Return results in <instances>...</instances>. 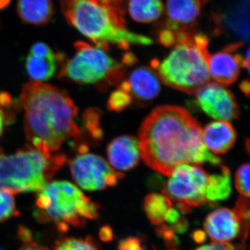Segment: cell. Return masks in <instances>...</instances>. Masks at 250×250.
Instances as JSON below:
<instances>
[{"mask_svg":"<svg viewBox=\"0 0 250 250\" xmlns=\"http://www.w3.org/2000/svg\"><path fill=\"white\" fill-rule=\"evenodd\" d=\"M139 143L141 158L149 167L170 175L183 164H220L221 159L207 149L202 128L184 108L159 106L141 125Z\"/></svg>","mask_w":250,"mask_h":250,"instance_id":"1","label":"cell"},{"mask_svg":"<svg viewBox=\"0 0 250 250\" xmlns=\"http://www.w3.org/2000/svg\"><path fill=\"white\" fill-rule=\"evenodd\" d=\"M21 102L26 136L40 152L54 154L67 140L80 136L78 108L65 90L31 81L23 85Z\"/></svg>","mask_w":250,"mask_h":250,"instance_id":"2","label":"cell"},{"mask_svg":"<svg viewBox=\"0 0 250 250\" xmlns=\"http://www.w3.org/2000/svg\"><path fill=\"white\" fill-rule=\"evenodd\" d=\"M67 22L90 39L97 47L107 50L114 45L124 50L131 45H149L147 36L126 29L125 11L103 0H60Z\"/></svg>","mask_w":250,"mask_h":250,"instance_id":"3","label":"cell"},{"mask_svg":"<svg viewBox=\"0 0 250 250\" xmlns=\"http://www.w3.org/2000/svg\"><path fill=\"white\" fill-rule=\"evenodd\" d=\"M177 43L162 62L153 61V68L164 83L187 93L209 82L208 39L204 34L191 31L176 33Z\"/></svg>","mask_w":250,"mask_h":250,"instance_id":"4","label":"cell"},{"mask_svg":"<svg viewBox=\"0 0 250 250\" xmlns=\"http://www.w3.org/2000/svg\"><path fill=\"white\" fill-rule=\"evenodd\" d=\"M62 154H46L26 146L13 154L0 147V189L12 194L39 192L65 164Z\"/></svg>","mask_w":250,"mask_h":250,"instance_id":"5","label":"cell"},{"mask_svg":"<svg viewBox=\"0 0 250 250\" xmlns=\"http://www.w3.org/2000/svg\"><path fill=\"white\" fill-rule=\"evenodd\" d=\"M36 205V218L54 223L62 231H66L69 225L83 227L86 220L98 216V205L75 184L66 181L46 184L38 194Z\"/></svg>","mask_w":250,"mask_h":250,"instance_id":"6","label":"cell"},{"mask_svg":"<svg viewBox=\"0 0 250 250\" xmlns=\"http://www.w3.org/2000/svg\"><path fill=\"white\" fill-rule=\"evenodd\" d=\"M75 49V55L62 62L60 78L83 84H114L123 79L124 67L103 49L79 41Z\"/></svg>","mask_w":250,"mask_h":250,"instance_id":"7","label":"cell"},{"mask_svg":"<svg viewBox=\"0 0 250 250\" xmlns=\"http://www.w3.org/2000/svg\"><path fill=\"white\" fill-rule=\"evenodd\" d=\"M168 177L164 195L177 202L182 211H189L190 207L205 203L208 174L200 166L193 164L177 166Z\"/></svg>","mask_w":250,"mask_h":250,"instance_id":"8","label":"cell"},{"mask_svg":"<svg viewBox=\"0 0 250 250\" xmlns=\"http://www.w3.org/2000/svg\"><path fill=\"white\" fill-rule=\"evenodd\" d=\"M70 168L74 180L89 191L113 187L123 177V174L115 170L103 157L85 152L70 161Z\"/></svg>","mask_w":250,"mask_h":250,"instance_id":"9","label":"cell"},{"mask_svg":"<svg viewBox=\"0 0 250 250\" xmlns=\"http://www.w3.org/2000/svg\"><path fill=\"white\" fill-rule=\"evenodd\" d=\"M202 111L216 121H231L238 116V108L233 94L218 83H208L196 92Z\"/></svg>","mask_w":250,"mask_h":250,"instance_id":"10","label":"cell"},{"mask_svg":"<svg viewBox=\"0 0 250 250\" xmlns=\"http://www.w3.org/2000/svg\"><path fill=\"white\" fill-rule=\"evenodd\" d=\"M243 42H238L229 46L226 49L209 55L208 69L210 77L222 85H228L236 82L240 75L241 67H246L249 70L250 49L247 52L246 59L238 54H233V51L239 48Z\"/></svg>","mask_w":250,"mask_h":250,"instance_id":"11","label":"cell"},{"mask_svg":"<svg viewBox=\"0 0 250 250\" xmlns=\"http://www.w3.org/2000/svg\"><path fill=\"white\" fill-rule=\"evenodd\" d=\"M250 0H236L223 12L213 16L216 27L231 33L240 40L250 39Z\"/></svg>","mask_w":250,"mask_h":250,"instance_id":"12","label":"cell"},{"mask_svg":"<svg viewBox=\"0 0 250 250\" xmlns=\"http://www.w3.org/2000/svg\"><path fill=\"white\" fill-rule=\"evenodd\" d=\"M206 233L215 243H228L243 233L234 210L220 208L210 213L205 223Z\"/></svg>","mask_w":250,"mask_h":250,"instance_id":"13","label":"cell"},{"mask_svg":"<svg viewBox=\"0 0 250 250\" xmlns=\"http://www.w3.org/2000/svg\"><path fill=\"white\" fill-rule=\"evenodd\" d=\"M107 156L115 170L125 172L134 168L141 158L139 140L131 136L116 138L108 145Z\"/></svg>","mask_w":250,"mask_h":250,"instance_id":"14","label":"cell"},{"mask_svg":"<svg viewBox=\"0 0 250 250\" xmlns=\"http://www.w3.org/2000/svg\"><path fill=\"white\" fill-rule=\"evenodd\" d=\"M166 28L174 32L188 31L199 18L200 0H167Z\"/></svg>","mask_w":250,"mask_h":250,"instance_id":"15","label":"cell"},{"mask_svg":"<svg viewBox=\"0 0 250 250\" xmlns=\"http://www.w3.org/2000/svg\"><path fill=\"white\" fill-rule=\"evenodd\" d=\"M120 88L138 100L149 101L160 93L161 85L157 75L152 70L147 67H139L131 72Z\"/></svg>","mask_w":250,"mask_h":250,"instance_id":"16","label":"cell"},{"mask_svg":"<svg viewBox=\"0 0 250 250\" xmlns=\"http://www.w3.org/2000/svg\"><path fill=\"white\" fill-rule=\"evenodd\" d=\"M202 139L206 147L213 154H224L234 145L236 133L229 122H212L202 129Z\"/></svg>","mask_w":250,"mask_h":250,"instance_id":"17","label":"cell"},{"mask_svg":"<svg viewBox=\"0 0 250 250\" xmlns=\"http://www.w3.org/2000/svg\"><path fill=\"white\" fill-rule=\"evenodd\" d=\"M18 14L24 22L34 25H45L53 16L52 0H18Z\"/></svg>","mask_w":250,"mask_h":250,"instance_id":"18","label":"cell"},{"mask_svg":"<svg viewBox=\"0 0 250 250\" xmlns=\"http://www.w3.org/2000/svg\"><path fill=\"white\" fill-rule=\"evenodd\" d=\"M64 56L61 53L51 57H39L29 54L25 61L26 70L33 81L42 82L53 76L57 63L62 62Z\"/></svg>","mask_w":250,"mask_h":250,"instance_id":"19","label":"cell"},{"mask_svg":"<svg viewBox=\"0 0 250 250\" xmlns=\"http://www.w3.org/2000/svg\"><path fill=\"white\" fill-rule=\"evenodd\" d=\"M231 181L229 170L226 166H222V172L208 175L206 187V202L209 205L226 200L231 195Z\"/></svg>","mask_w":250,"mask_h":250,"instance_id":"20","label":"cell"},{"mask_svg":"<svg viewBox=\"0 0 250 250\" xmlns=\"http://www.w3.org/2000/svg\"><path fill=\"white\" fill-rule=\"evenodd\" d=\"M128 9L136 22L149 23L161 17L164 7L161 0H129Z\"/></svg>","mask_w":250,"mask_h":250,"instance_id":"21","label":"cell"},{"mask_svg":"<svg viewBox=\"0 0 250 250\" xmlns=\"http://www.w3.org/2000/svg\"><path fill=\"white\" fill-rule=\"evenodd\" d=\"M145 211L151 223L160 225L172 209V202L168 197L162 194H150L145 200Z\"/></svg>","mask_w":250,"mask_h":250,"instance_id":"22","label":"cell"},{"mask_svg":"<svg viewBox=\"0 0 250 250\" xmlns=\"http://www.w3.org/2000/svg\"><path fill=\"white\" fill-rule=\"evenodd\" d=\"M54 250H99L90 237L84 238H66L56 243Z\"/></svg>","mask_w":250,"mask_h":250,"instance_id":"23","label":"cell"},{"mask_svg":"<svg viewBox=\"0 0 250 250\" xmlns=\"http://www.w3.org/2000/svg\"><path fill=\"white\" fill-rule=\"evenodd\" d=\"M13 195L7 190L0 189V223L20 214Z\"/></svg>","mask_w":250,"mask_h":250,"instance_id":"24","label":"cell"},{"mask_svg":"<svg viewBox=\"0 0 250 250\" xmlns=\"http://www.w3.org/2000/svg\"><path fill=\"white\" fill-rule=\"evenodd\" d=\"M131 95L126 91L119 88L110 95L108 100V107L113 111H121L131 103Z\"/></svg>","mask_w":250,"mask_h":250,"instance_id":"25","label":"cell"},{"mask_svg":"<svg viewBox=\"0 0 250 250\" xmlns=\"http://www.w3.org/2000/svg\"><path fill=\"white\" fill-rule=\"evenodd\" d=\"M250 168L249 164L242 165L237 171L235 179L237 190L246 198L250 197Z\"/></svg>","mask_w":250,"mask_h":250,"instance_id":"26","label":"cell"},{"mask_svg":"<svg viewBox=\"0 0 250 250\" xmlns=\"http://www.w3.org/2000/svg\"><path fill=\"white\" fill-rule=\"evenodd\" d=\"M242 196L237 202L234 211L241 221L243 236L248 234L250 220V207L248 198Z\"/></svg>","mask_w":250,"mask_h":250,"instance_id":"27","label":"cell"},{"mask_svg":"<svg viewBox=\"0 0 250 250\" xmlns=\"http://www.w3.org/2000/svg\"><path fill=\"white\" fill-rule=\"evenodd\" d=\"M158 40L160 42L161 45L167 47L174 46L177 43L175 32L167 29V28L161 29L159 31Z\"/></svg>","mask_w":250,"mask_h":250,"instance_id":"28","label":"cell"},{"mask_svg":"<svg viewBox=\"0 0 250 250\" xmlns=\"http://www.w3.org/2000/svg\"><path fill=\"white\" fill-rule=\"evenodd\" d=\"M29 54L39 57H51L56 53H54L52 49L44 42H39L31 46Z\"/></svg>","mask_w":250,"mask_h":250,"instance_id":"29","label":"cell"},{"mask_svg":"<svg viewBox=\"0 0 250 250\" xmlns=\"http://www.w3.org/2000/svg\"><path fill=\"white\" fill-rule=\"evenodd\" d=\"M119 250H145L142 247L139 238L136 237H129L122 240L118 246Z\"/></svg>","mask_w":250,"mask_h":250,"instance_id":"30","label":"cell"},{"mask_svg":"<svg viewBox=\"0 0 250 250\" xmlns=\"http://www.w3.org/2000/svg\"><path fill=\"white\" fill-rule=\"evenodd\" d=\"M196 250H244L241 246H233L229 243H213L199 247Z\"/></svg>","mask_w":250,"mask_h":250,"instance_id":"31","label":"cell"},{"mask_svg":"<svg viewBox=\"0 0 250 250\" xmlns=\"http://www.w3.org/2000/svg\"><path fill=\"white\" fill-rule=\"evenodd\" d=\"M18 237L23 242V243H29L32 242V233H31L30 230L24 227H21L18 229Z\"/></svg>","mask_w":250,"mask_h":250,"instance_id":"32","label":"cell"},{"mask_svg":"<svg viewBox=\"0 0 250 250\" xmlns=\"http://www.w3.org/2000/svg\"><path fill=\"white\" fill-rule=\"evenodd\" d=\"M113 231L108 226L103 227L100 231V237L103 241L108 242L113 239Z\"/></svg>","mask_w":250,"mask_h":250,"instance_id":"33","label":"cell"},{"mask_svg":"<svg viewBox=\"0 0 250 250\" xmlns=\"http://www.w3.org/2000/svg\"><path fill=\"white\" fill-rule=\"evenodd\" d=\"M19 250H49L45 247L41 246L35 242H31L22 246Z\"/></svg>","mask_w":250,"mask_h":250,"instance_id":"34","label":"cell"},{"mask_svg":"<svg viewBox=\"0 0 250 250\" xmlns=\"http://www.w3.org/2000/svg\"><path fill=\"white\" fill-rule=\"evenodd\" d=\"M7 119L8 118H6V113H4V110H3L2 106L0 105V136L2 134L4 125L6 124Z\"/></svg>","mask_w":250,"mask_h":250,"instance_id":"35","label":"cell"},{"mask_svg":"<svg viewBox=\"0 0 250 250\" xmlns=\"http://www.w3.org/2000/svg\"><path fill=\"white\" fill-rule=\"evenodd\" d=\"M250 88L249 82H248V81H243L241 84V89L242 91L245 94H246L247 95H248L250 94Z\"/></svg>","mask_w":250,"mask_h":250,"instance_id":"36","label":"cell"},{"mask_svg":"<svg viewBox=\"0 0 250 250\" xmlns=\"http://www.w3.org/2000/svg\"><path fill=\"white\" fill-rule=\"evenodd\" d=\"M205 238V233L202 232V231H197V232L195 233V236H194V239L195 241L198 242V243H201V242L204 241Z\"/></svg>","mask_w":250,"mask_h":250,"instance_id":"37","label":"cell"},{"mask_svg":"<svg viewBox=\"0 0 250 250\" xmlns=\"http://www.w3.org/2000/svg\"><path fill=\"white\" fill-rule=\"evenodd\" d=\"M11 0H0V9H4L6 6H9Z\"/></svg>","mask_w":250,"mask_h":250,"instance_id":"38","label":"cell"},{"mask_svg":"<svg viewBox=\"0 0 250 250\" xmlns=\"http://www.w3.org/2000/svg\"><path fill=\"white\" fill-rule=\"evenodd\" d=\"M0 250H4L1 249V248H0Z\"/></svg>","mask_w":250,"mask_h":250,"instance_id":"39","label":"cell"}]
</instances>
